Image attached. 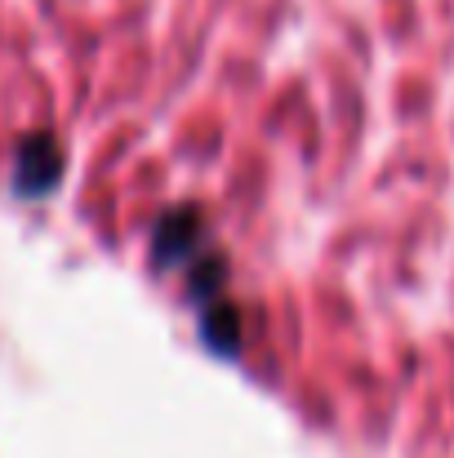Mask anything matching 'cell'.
Masks as SVG:
<instances>
[{
	"instance_id": "cell-1",
	"label": "cell",
	"mask_w": 454,
	"mask_h": 458,
	"mask_svg": "<svg viewBox=\"0 0 454 458\" xmlns=\"http://www.w3.org/2000/svg\"><path fill=\"white\" fill-rule=\"evenodd\" d=\"M205 236H210L205 214H201L196 205H178V209H169V214L156 223L151 259H156L160 267H169V263H192V259L205 254Z\"/></svg>"
},
{
	"instance_id": "cell-2",
	"label": "cell",
	"mask_w": 454,
	"mask_h": 458,
	"mask_svg": "<svg viewBox=\"0 0 454 458\" xmlns=\"http://www.w3.org/2000/svg\"><path fill=\"white\" fill-rule=\"evenodd\" d=\"M63 178V148L54 134H27L13 160V191L18 196H45Z\"/></svg>"
},
{
	"instance_id": "cell-3",
	"label": "cell",
	"mask_w": 454,
	"mask_h": 458,
	"mask_svg": "<svg viewBox=\"0 0 454 458\" xmlns=\"http://www.w3.org/2000/svg\"><path fill=\"white\" fill-rule=\"evenodd\" d=\"M201 325H205V343H210L218 356H236V352H241L245 329H241V311H236L232 303H223V299L205 303V311H201Z\"/></svg>"
}]
</instances>
